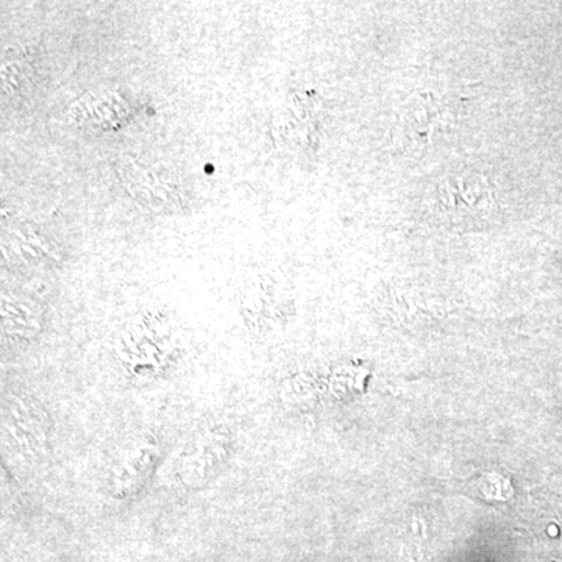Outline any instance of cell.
Wrapping results in <instances>:
<instances>
[{
    "mask_svg": "<svg viewBox=\"0 0 562 562\" xmlns=\"http://www.w3.org/2000/svg\"><path fill=\"white\" fill-rule=\"evenodd\" d=\"M442 211L460 227H475L490 221L497 201L483 177L465 173L447 180L441 190Z\"/></svg>",
    "mask_w": 562,
    "mask_h": 562,
    "instance_id": "obj_1",
    "label": "cell"
}]
</instances>
